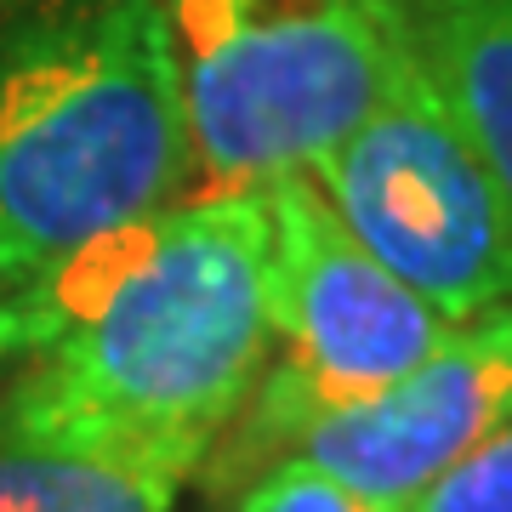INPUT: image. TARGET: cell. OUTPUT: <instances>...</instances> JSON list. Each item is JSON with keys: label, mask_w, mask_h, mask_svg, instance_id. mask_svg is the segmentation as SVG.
Listing matches in <instances>:
<instances>
[{"label": "cell", "mask_w": 512, "mask_h": 512, "mask_svg": "<svg viewBox=\"0 0 512 512\" xmlns=\"http://www.w3.org/2000/svg\"><path fill=\"white\" fill-rule=\"evenodd\" d=\"M404 512H512V421L450 461Z\"/></svg>", "instance_id": "9"}, {"label": "cell", "mask_w": 512, "mask_h": 512, "mask_svg": "<svg viewBox=\"0 0 512 512\" xmlns=\"http://www.w3.org/2000/svg\"><path fill=\"white\" fill-rule=\"evenodd\" d=\"M262 200L274 228V353L217 439V484L291 456L319 416L376 399L450 330L348 234L308 171L268 177Z\"/></svg>", "instance_id": "4"}, {"label": "cell", "mask_w": 512, "mask_h": 512, "mask_svg": "<svg viewBox=\"0 0 512 512\" xmlns=\"http://www.w3.org/2000/svg\"><path fill=\"white\" fill-rule=\"evenodd\" d=\"M188 473L0 404V512H171Z\"/></svg>", "instance_id": "7"}, {"label": "cell", "mask_w": 512, "mask_h": 512, "mask_svg": "<svg viewBox=\"0 0 512 512\" xmlns=\"http://www.w3.org/2000/svg\"><path fill=\"white\" fill-rule=\"evenodd\" d=\"M308 177L348 234L439 319L467 325L512 302V194L450 120L421 63Z\"/></svg>", "instance_id": "5"}, {"label": "cell", "mask_w": 512, "mask_h": 512, "mask_svg": "<svg viewBox=\"0 0 512 512\" xmlns=\"http://www.w3.org/2000/svg\"><path fill=\"white\" fill-rule=\"evenodd\" d=\"M194 188L308 171L416 63L410 0H160Z\"/></svg>", "instance_id": "3"}, {"label": "cell", "mask_w": 512, "mask_h": 512, "mask_svg": "<svg viewBox=\"0 0 512 512\" xmlns=\"http://www.w3.org/2000/svg\"><path fill=\"white\" fill-rule=\"evenodd\" d=\"M239 512H382L359 490H348L342 478H330L325 467H313L302 456H279L245 484Z\"/></svg>", "instance_id": "10"}, {"label": "cell", "mask_w": 512, "mask_h": 512, "mask_svg": "<svg viewBox=\"0 0 512 512\" xmlns=\"http://www.w3.org/2000/svg\"><path fill=\"white\" fill-rule=\"evenodd\" d=\"M416 63L512 194V0H410Z\"/></svg>", "instance_id": "8"}, {"label": "cell", "mask_w": 512, "mask_h": 512, "mask_svg": "<svg viewBox=\"0 0 512 512\" xmlns=\"http://www.w3.org/2000/svg\"><path fill=\"white\" fill-rule=\"evenodd\" d=\"M188 188L160 0H0V313Z\"/></svg>", "instance_id": "2"}, {"label": "cell", "mask_w": 512, "mask_h": 512, "mask_svg": "<svg viewBox=\"0 0 512 512\" xmlns=\"http://www.w3.org/2000/svg\"><path fill=\"white\" fill-rule=\"evenodd\" d=\"M268 353L274 228L262 183L183 194L0 313V404L194 478Z\"/></svg>", "instance_id": "1"}, {"label": "cell", "mask_w": 512, "mask_h": 512, "mask_svg": "<svg viewBox=\"0 0 512 512\" xmlns=\"http://www.w3.org/2000/svg\"><path fill=\"white\" fill-rule=\"evenodd\" d=\"M512 421V302L450 325L421 365L376 399L319 416L291 456L325 467L382 512H404L433 478Z\"/></svg>", "instance_id": "6"}]
</instances>
